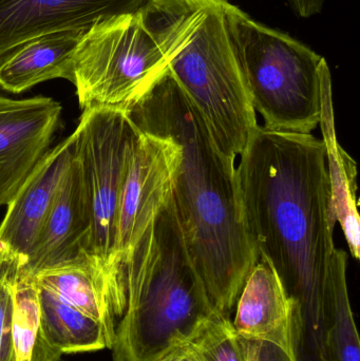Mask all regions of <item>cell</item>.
I'll list each match as a JSON object with an SVG mask.
<instances>
[{
    "mask_svg": "<svg viewBox=\"0 0 360 361\" xmlns=\"http://www.w3.org/2000/svg\"><path fill=\"white\" fill-rule=\"evenodd\" d=\"M226 1H228V0H226Z\"/></svg>",
    "mask_w": 360,
    "mask_h": 361,
    "instance_id": "obj_26",
    "label": "cell"
},
{
    "mask_svg": "<svg viewBox=\"0 0 360 361\" xmlns=\"http://www.w3.org/2000/svg\"><path fill=\"white\" fill-rule=\"evenodd\" d=\"M347 269L348 254L340 250L327 288L328 331L336 361H360L359 336L349 297Z\"/></svg>",
    "mask_w": 360,
    "mask_h": 361,
    "instance_id": "obj_19",
    "label": "cell"
},
{
    "mask_svg": "<svg viewBox=\"0 0 360 361\" xmlns=\"http://www.w3.org/2000/svg\"><path fill=\"white\" fill-rule=\"evenodd\" d=\"M16 273L17 265L0 262V361H16L13 345Z\"/></svg>",
    "mask_w": 360,
    "mask_h": 361,
    "instance_id": "obj_21",
    "label": "cell"
},
{
    "mask_svg": "<svg viewBox=\"0 0 360 361\" xmlns=\"http://www.w3.org/2000/svg\"><path fill=\"white\" fill-rule=\"evenodd\" d=\"M75 135L90 216L88 260L110 283L126 290L116 257V223L123 185L139 130L120 110H84Z\"/></svg>",
    "mask_w": 360,
    "mask_h": 361,
    "instance_id": "obj_7",
    "label": "cell"
},
{
    "mask_svg": "<svg viewBox=\"0 0 360 361\" xmlns=\"http://www.w3.org/2000/svg\"><path fill=\"white\" fill-rule=\"evenodd\" d=\"M125 114L139 133L179 146L173 182L178 218L211 305L230 316L259 259L243 222L236 160L220 149L168 69Z\"/></svg>",
    "mask_w": 360,
    "mask_h": 361,
    "instance_id": "obj_2",
    "label": "cell"
},
{
    "mask_svg": "<svg viewBox=\"0 0 360 361\" xmlns=\"http://www.w3.org/2000/svg\"><path fill=\"white\" fill-rule=\"evenodd\" d=\"M75 152V135L48 150L10 203L0 224V262L27 263Z\"/></svg>",
    "mask_w": 360,
    "mask_h": 361,
    "instance_id": "obj_10",
    "label": "cell"
},
{
    "mask_svg": "<svg viewBox=\"0 0 360 361\" xmlns=\"http://www.w3.org/2000/svg\"><path fill=\"white\" fill-rule=\"evenodd\" d=\"M126 307L113 361H156L190 343L216 311L192 262L173 195L124 265Z\"/></svg>",
    "mask_w": 360,
    "mask_h": 361,
    "instance_id": "obj_3",
    "label": "cell"
},
{
    "mask_svg": "<svg viewBox=\"0 0 360 361\" xmlns=\"http://www.w3.org/2000/svg\"><path fill=\"white\" fill-rule=\"evenodd\" d=\"M89 240L88 203L80 163L74 152L31 255L27 263L18 269L34 275L58 265L80 261L89 262Z\"/></svg>",
    "mask_w": 360,
    "mask_h": 361,
    "instance_id": "obj_12",
    "label": "cell"
},
{
    "mask_svg": "<svg viewBox=\"0 0 360 361\" xmlns=\"http://www.w3.org/2000/svg\"><path fill=\"white\" fill-rule=\"evenodd\" d=\"M148 0H0V59L32 38L139 11Z\"/></svg>",
    "mask_w": 360,
    "mask_h": 361,
    "instance_id": "obj_11",
    "label": "cell"
},
{
    "mask_svg": "<svg viewBox=\"0 0 360 361\" xmlns=\"http://www.w3.org/2000/svg\"><path fill=\"white\" fill-rule=\"evenodd\" d=\"M13 345L16 361H59L63 356L42 335L37 283L33 276L18 267L14 283Z\"/></svg>",
    "mask_w": 360,
    "mask_h": 361,
    "instance_id": "obj_18",
    "label": "cell"
},
{
    "mask_svg": "<svg viewBox=\"0 0 360 361\" xmlns=\"http://www.w3.org/2000/svg\"><path fill=\"white\" fill-rule=\"evenodd\" d=\"M256 361H292L291 358L274 345L256 343Z\"/></svg>",
    "mask_w": 360,
    "mask_h": 361,
    "instance_id": "obj_23",
    "label": "cell"
},
{
    "mask_svg": "<svg viewBox=\"0 0 360 361\" xmlns=\"http://www.w3.org/2000/svg\"><path fill=\"white\" fill-rule=\"evenodd\" d=\"M32 276L38 286L97 320L114 343L126 307V290L110 283L88 261L58 265Z\"/></svg>",
    "mask_w": 360,
    "mask_h": 361,
    "instance_id": "obj_15",
    "label": "cell"
},
{
    "mask_svg": "<svg viewBox=\"0 0 360 361\" xmlns=\"http://www.w3.org/2000/svg\"><path fill=\"white\" fill-rule=\"evenodd\" d=\"M179 160L180 148L175 142L139 131L116 223V257L123 269L146 229L170 200Z\"/></svg>",
    "mask_w": 360,
    "mask_h": 361,
    "instance_id": "obj_8",
    "label": "cell"
},
{
    "mask_svg": "<svg viewBox=\"0 0 360 361\" xmlns=\"http://www.w3.org/2000/svg\"><path fill=\"white\" fill-rule=\"evenodd\" d=\"M294 12L302 18H310L323 11L325 0H289Z\"/></svg>",
    "mask_w": 360,
    "mask_h": 361,
    "instance_id": "obj_22",
    "label": "cell"
},
{
    "mask_svg": "<svg viewBox=\"0 0 360 361\" xmlns=\"http://www.w3.org/2000/svg\"><path fill=\"white\" fill-rule=\"evenodd\" d=\"M223 12L252 105L263 118V127L311 135L321 123L325 57L226 0Z\"/></svg>",
    "mask_w": 360,
    "mask_h": 361,
    "instance_id": "obj_5",
    "label": "cell"
},
{
    "mask_svg": "<svg viewBox=\"0 0 360 361\" xmlns=\"http://www.w3.org/2000/svg\"><path fill=\"white\" fill-rule=\"evenodd\" d=\"M156 361H199L190 343L178 345Z\"/></svg>",
    "mask_w": 360,
    "mask_h": 361,
    "instance_id": "obj_24",
    "label": "cell"
},
{
    "mask_svg": "<svg viewBox=\"0 0 360 361\" xmlns=\"http://www.w3.org/2000/svg\"><path fill=\"white\" fill-rule=\"evenodd\" d=\"M167 69L204 118L220 149L236 160L258 126L225 17L211 0L190 42Z\"/></svg>",
    "mask_w": 360,
    "mask_h": 361,
    "instance_id": "obj_6",
    "label": "cell"
},
{
    "mask_svg": "<svg viewBox=\"0 0 360 361\" xmlns=\"http://www.w3.org/2000/svg\"><path fill=\"white\" fill-rule=\"evenodd\" d=\"M38 297L42 335L52 349L63 355L112 349L105 328L94 318L39 286Z\"/></svg>",
    "mask_w": 360,
    "mask_h": 361,
    "instance_id": "obj_17",
    "label": "cell"
},
{
    "mask_svg": "<svg viewBox=\"0 0 360 361\" xmlns=\"http://www.w3.org/2000/svg\"><path fill=\"white\" fill-rule=\"evenodd\" d=\"M245 345H247V361H256V343L245 341Z\"/></svg>",
    "mask_w": 360,
    "mask_h": 361,
    "instance_id": "obj_25",
    "label": "cell"
},
{
    "mask_svg": "<svg viewBox=\"0 0 360 361\" xmlns=\"http://www.w3.org/2000/svg\"><path fill=\"white\" fill-rule=\"evenodd\" d=\"M87 30L44 34L6 53L0 59V88L17 94L55 78L72 82L74 55Z\"/></svg>",
    "mask_w": 360,
    "mask_h": 361,
    "instance_id": "obj_14",
    "label": "cell"
},
{
    "mask_svg": "<svg viewBox=\"0 0 360 361\" xmlns=\"http://www.w3.org/2000/svg\"><path fill=\"white\" fill-rule=\"evenodd\" d=\"M61 114L50 97L0 94V206H6L48 152Z\"/></svg>",
    "mask_w": 360,
    "mask_h": 361,
    "instance_id": "obj_9",
    "label": "cell"
},
{
    "mask_svg": "<svg viewBox=\"0 0 360 361\" xmlns=\"http://www.w3.org/2000/svg\"><path fill=\"white\" fill-rule=\"evenodd\" d=\"M332 95L331 72L329 65L325 63L321 73V118L319 125L327 152L332 207L353 258L359 260L360 218L356 163L338 143Z\"/></svg>",
    "mask_w": 360,
    "mask_h": 361,
    "instance_id": "obj_16",
    "label": "cell"
},
{
    "mask_svg": "<svg viewBox=\"0 0 360 361\" xmlns=\"http://www.w3.org/2000/svg\"><path fill=\"white\" fill-rule=\"evenodd\" d=\"M211 0H148L94 23L76 49L73 80L82 110L126 112L190 42Z\"/></svg>",
    "mask_w": 360,
    "mask_h": 361,
    "instance_id": "obj_4",
    "label": "cell"
},
{
    "mask_svg": "<svg viewBox=\"0 0 360 361\" xmlns=\"http://www.w3.org/2000/svg\"><path fill=\"white\" fill-rule=\"evenodd\" d=\"M188 343L199 361H247V345L230 316L217 311L201 324Z\"/></svg>",
    "mask_w": 360,
    "mask_h": 361,
    "instance_id": "obj_20",
    "label": "cell"
},
{
    "mask_svg": "<svg viewBox=\"0 0 360 361\" xmlns=\"http://www.w3.org/2000/svg\"><path fill=\"white\" fill-rule=\"evenodd\" d=\"M235 329L245 341L268 343L294 360V312L276 269L259 256L235 305Z\"/></svg>",
    "mask_w": 360,
    "mask_h": 361,
    "instance_id": "obj_13",
    "label": "cell"
},
{
    "mask_svg": "<svg viewBox=\"0 0 360 361\" xmlns=\"http://www.w3.org/2000/svg\"><path fill=\"white\" fill-rule=\"evenodd\" d=\"M237 166L241 212L258 257L270 261L295 305L294 343L329 348L325 299L340 250L334 244L323 140L258 125Z\"/></svg>",
    "mask_w": 360,
    "mask_h": 361,
    "instance_id": "obj_1",
    "label": "cell"
}]
</instances>
